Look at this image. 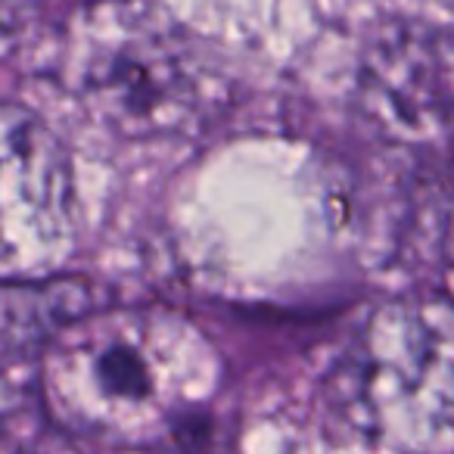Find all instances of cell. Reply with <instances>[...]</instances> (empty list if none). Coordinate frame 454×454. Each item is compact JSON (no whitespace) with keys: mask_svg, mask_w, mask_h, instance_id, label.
<instances>
[{"mask_svg":"<svg viewBox=\"0 0 454 454\" xmlns=\"http://www.w3.org/2000/svg\"><path fill=\"white\" fill-rule=\"evenodd\" d=\"M63 420L94 435L153 442L200 411L212 364L200 336L156 311H113L59 333L44 367Z\"/></svg>","mask_w":454,"mask_h":454,"instance_id":"cell-1","label":"cell"},{"mask_svg":"<svg viewBox=\"0 0 454 454\" xmlns=\"http://www.w3.org/2000/svg\"><path fill=\"white\" fill-rule=\"evenodd\" d=\"M364 100L398 131H439L454 119V35L429 26L386 28L361 69Z\"/></svg>","mask_w":454,"mask_h":454,"instance_id":"cell-3","label":"cell"},{"mask_svg":"<svg viewBox=\"0 0 454 454\" xmlns=\"http://www.w3.org/2000/svg\"><path fill=\"white\" fill-rule=\"evenodd\" d=\"M75 90L121 134L177 131L206 109L193 51L153 16H94L75 63Z\"/></svg>","mask_w":454,"mask_h":454,"instance_id":"cell-2","label":"cell"}]
</instances>
